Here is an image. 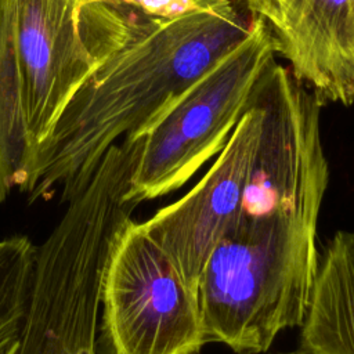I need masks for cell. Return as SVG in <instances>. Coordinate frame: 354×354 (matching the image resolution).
Returning a JSON list of instances; mask_svg holds the SVG:
<instances>
[{"instance_id":"1","label":"cell","mask_w":354,"mask_h":354,"mask_svg":"<svg viewBox=\"0 0 354 354\" xmlns=\"http://www.w3.org/2000/svg\"><path fill=\"white\" fill-rule=\"evenodd\" d=\"M260 15L242 0L170 19L165 0H77L91 71L32 160L29 202L55 189L68 202L118 138L138 131L213 71Z\"/></svg>"},{"instance_id":"2","label":"cell","mask_w":354,"mask_h":354,"mask_svg":"<svg viewBox=\"0 0 354 354\" xmlns=\"http://www.w3.org/2000/svg\"><path fill=\"white\" fill-rule=\"evenodd\" d=\"M318 257L317 230L282 216L238 217L214 245L199 278L206 343L260 354L282 330L300 326Z\"/></svg>"},{"instance_id":"3","label":"cell","mask_w":354,"mask_h":354,"mask_svg":"<svg viewBox=\"0 0 354 354\" xmlns=\"http://www.w3.org/2000/svg\"><path fill=\"white\" fill-rule=\"evenodd\" d=\"M277 43L259 17L252 33L213 71L138 131L126 199L140 203L184 185L227 144Z\"/></svg>"},{"instance_id":"4","label":"cell","mask_w":354,"mask_h":354,"mask_svg":"<svg viewBox=\"0 0 354 354\" xmlns=\"http://www.w3.org/2000/svg\"><path fill=\"white\" fill-rule=\"evenodd\" d=\"M101 307L108 354H198L206 343L198 293L133 218L112 248Z\"/></svg>"},{"instance_id":"5","label":"cell","mask_w":354,"mask_h":354,"mask_svg":"<svg viewBox=\"0 0 354 354\" xmlns=\"http://www.w3.org/2000/svg\"><path fill=\"white\" fill-rule=\"evenodd\" d=\"M76 8L77 0H12L14 57L26 145L22 185L36 151L91 71Z\"/></svg>"},{"instance_id":"6","label":"cell","mask_w":354,"mask_h":354,"mask_svg":"<svg viewBox=\"0 0 354 354\" xmlns=\"http://www.w3.org/2000/svg\"><path fill=\"white\" fill-rule=\"evenodd\" d=\"M260 120V108L250 94L243 115L201 181L183 198L141 223L196 293L210 252L241 212Z\"/></svg>"},{"instance_id":"7","label":"cell","mask_w":354,"mask_h":354,"mask_svg":"<svg viewBox=\"0 0 354 354\" xmlns=\"http://www.w3.org/2000/svg\"><path fill=\"white\" fill-rule=\"evenodd\" d=\"M267 24L277 54L322 106L354 102V0H286Z\"/></svg>"},{"instance_id":"8","label":"cell","mask_w":354,"mask_h":354,"mask_svg":"<svg viewBox=\"0 0 354 354\" xmlns=\"http://www.w3.org/2000/svg\"><path fill=\"white\" fill-rule=\"evenodd\" d=\"M307 354H354V232L337 231L318 257L301 322Z\"/></svg>"},{"instance_id":"9","label":"cell","mask_w":354,"mask_h":354,"mask_svg":"<svg viewBox=\"0 0 354 354\" xmlns=\"http://www.w3.org/2000/svg\"><path fill=\"white\" fill-rule=\"evenodd\" d=\"M100 299L73 285H43L28 299L15 354H97Z\"/></svg>"},{"instance_id":"10","label":"cell","mask_w":354,"mask_h":354,"mask_svg":"<svg viewBox=\"0 0 354 354\" xmlns=\"http://www.w3.org/2000/svg\"><path fill=\"white\" fill-rule=\"evenodd\" d=\"M246 7L260 15L266 22H270L286 0H242Z\"/></svg>"},{"instance_id":"11","label":"cell","mask_w":354,"mask_h":354,"mask_svg":"<svg viewBox=\"0 0 354 354\" xmlns=\"http://www.w3.org/2000/svg\"><path fill=\"white\" fill-rule=\"evenodd\" d=\"M14 187H17L15 177L0 159V205L7 199Z\"/></svg>"},{"instance_id":"12","label":"cell","mask_w":354,"mask_h":354,"mask_svg":"<svg viewBox=\"0 0 354 354\" xmlns=\"http://www.w3.org/2000/svg\"><path fill=\"white\" fill-rule=\"evenodd\" d=\"M283 354H307L304 351H300V353H283Z\"/></svg>"}]
</instances>
